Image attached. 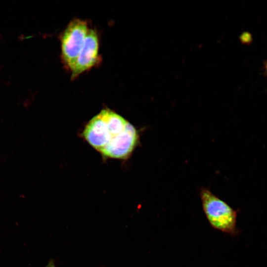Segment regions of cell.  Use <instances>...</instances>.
Listing matches in <instances>:
<instances>
[{
	"label": "cell",
	"mask_w": 267,
	"mask_h": 267,
	"mask_svg": "<svg viewBox=\"0 0 267 267\" xmlns=\"http://www.w3.org/2000/svg\"><path fill=\"white\" fill-rule=\"evenodd\" d=\"M83 135L104 156L117 159L128 157L139 139L138 133L132 124L107 108L91 119L84 129Z\"/></svg>",
	"instance_id": "obj_1"
},
{
	"label": "cell",
	"mask_w": 267,
	"mask_h": 267,
	"mask_svg": "<svg viewBox=\"0 0 267 267\" xmlns=\"http://www.w3.org/2000/svg\"><path fill=\"white\" fill-rule=\"evenodd\" d=\"M265 69H266V72L267 73V62H266V65H265Z\"/></svg>",
	"instance_id": "obj_6"
},
{
	"label": "cell",
	"mask_w": 267,
	"mask_h": 267,
	"mask_svg": "<svg viewBox=\"0 0 267 267\" xmlns=\"http://www.w3.org/2000/svg\"><path fill=\"white\" fill-rule=\"evenodd\" d=\"M45 267H56L54 261L53 260H50Z\"/></svg>",
	"instance_id": "obj_5"
},
{
	"label": "cell",
	"mask_w": 267,
	"mask_h": 267,
	"mask_svg": "<svg viewBox=\"0 0 267 267\" xmlns=\"http://www.w3.org/2000/svg\"><path fill=\"white\" fill-rule=\"evenodd\" d=\"M200 197L203 212L213 228L231 235L238 233L236 219L239 210L233 209L207 188H201Z\"/></svg>",
	"instance_id": "obj_2"
},
{
	"label": "cell",
	"mask_w": 267,
	"mask_h": 267,
	"mask_svg": "<svg viewBox=\"0 0 267 267\" xmlns=\"http://www.w3.org/2000/svg\"><path fill=\"white\" fill-rule=\"evenodd\" d=\"M99 39L94 30L89 29L84 45L70 70L71 79H74L83 73L90 70L99 63Z\"/></svg>",
	"instance_id": "obj_4"
},
{
	"label": "cell",
	"mask_w": 267,
	"mask_h": 267,
	"mask_svg": "<svg viewBox=\"0 0 267 267\" xmlns=\"http://www.w3.org/2000/svg\"><path fill=\"white\" fill-rule=\"evenodd\" d=\"M89 29L87 22L74 19L67 25L60 36L61 58L65 66L71 70L84 45Z\"/></svg>",
	"instance_id": "obj_3"
}]
</instances>
